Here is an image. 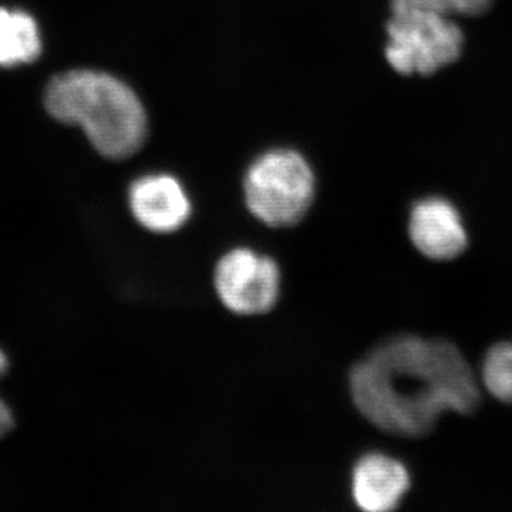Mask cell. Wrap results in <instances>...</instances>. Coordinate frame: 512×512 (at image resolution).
Segmentation results:
<instances>
[{
  "label": "cell",
  "instance_id": "cell-4",
  "mask_svg": "<svg viewBox=\"0 0 512 512\" xmlns=\"http://www.w3.org/2000/svg\"><path fill=\"white\" fill-rule=\"evenodd\" d=\"M464 43L463 29L450 16L397 10L387 22L386 60L403 76H431L456 63Z\"/></svg>",
  "mask_w": 512,
  "mask_h": 512
},
{
  "label": "cell",
  "instance_id": "cell-2",
  "mask_svg": "<svg viewBox=\"0 0 512 512\" xmlns=\"http://www.w3.org/2000/svg\"><path fill=\"white\" fill-rule=\"evenodd\" d=\"M46 109L62 123L79 126L101 156L123 160L147 138L143 103L117 77L94 70L59 74L46 89Z\"/></svg>",
  "mask_w": 512,
  "mask_h": 512
},
{
  "label": "cell",
  "instance_id": "cell-10",
  "mask_svg": "<svg viewBox=\"0 0 512 512\" xmlns=\"http://www.w3.org/2000/svg\"><path fill=\"white\" fill-rule=\"evenodd\" d=\"M488 392L505 403H512V342H500L488 350L483 366Z\"/></svg>",
  "mask_w": 512,
  "mask_h": 512
},
{
  "label": "cell",
  "instance_id": "cell-12",
  "mask_svg": "<svg viewBox=\"0 0 512 512\" xmlns=\"http://www.w3.org/2000/svg\"><path fill=\"white\" fill-rule=\"evenodd\" d=\"M9 366L8 355L0 349V379L8 375ZM13 429H15V416H13L9 404L0 397V440L5 439Z\"/></svg>",
  "mask_w": 512,
  "mask_h": 512
},
{
  "label": "cell",
  "instance_id": "cell-8",
  "mask_svg": "<svg viewBox=\"0 0 512 512\" xmlns=\"http://www.w3.org/2000/svg\"><path fill=\"white\" fill-rule=\"evenodd\" d=\"M409 487V473L403 464L384 454H367L357 461L353 470V500L363 511L394 510Z\"/></svg>",
  "mask_w": 512,
  "mask_h": 512
},
{
  "label": "cell",
  "instance_id": "cell-9",
  "mask_svg": "<svg viewBox=\"0 0 512 512\" xmlns=\"http://www.w3.org/2000/svg\"><path fill=\"white\" fill-rule=\"evenodd\" d=\"M42 42L35 19L20 10L0 8V66L33 62Z\"/></svg>",
  "mask_w": 512,
  "mask_h": 512
},
{
  "label": "cell",
  "instance_id": "cell-3",
  "mask_svg": "<svg viewBox=\"0 0 512 512\" xmlns=\"http://www.w3.org/2000/svg\"><path fill=\"white\" fill-rule=\"evenodd\" d=\"M249 212L272 228L292 227L305 217L315 197V175L293 150H272L256 158L244 180Z\"/></svg>",
  "mask_w": 512,
  "mask_h": 512
},
{
  "label": "cell",
  "instance_id": "cell-6",
  "mask_svg": "<svg viewBox=\"0 0 512 512\" xmlns=\"http://www.w3.org/2000/svg\"><path fill=\"white\" fill-rule=\"evenodd\" d=\"M131 214L154 234H171L190 220L192 207L183 184L168 174L138 178L128 190Z\"/></svg>",
  "mask_w": 512,
  "mask_h": 512
},
{
  "label": "cell",
  "instance_id": "cell-1",
  "mask_svg": "<svg viewBox=\"0 0 512 512\" xmlns=\"http://www.w3.org/2000/svg\"><path fill=\"white\" fill-rule=\"evenodd\" d=\"M349 382L357 410L400 437L426 436L444 412L468 414L480 403L473 370L447 340L389 339L353 367Z\"/></svg>",
  "mask_w": 512,
  "mask_h": 512
},
{
  "label": "cell",
  "instance_id": "cell-5",
  "mask_svg": "<svg viewBox=\"0 0 512 512\" xmlns=\"http://www.w3.org/2000/svg\"><path fill=\"white\" fill-rule=\"evenodd\" d=\"M214 285L228 311L241 316L264 315L278 302L281 271L269 256L235 248L215 266Z\"/></svg>",
  "mask_w": 512,
  "mask_h": 512
},
{
  "label": "cell",
  "instance_id": "cell-7",
  "mask_svg": "<svg viewBox=\"0 0 512 512\" xmlns=\"http://www.w3.org/2000/svg\"><path fill=\"white\" fill-rule=\"evenodd\" d=\"M409 234L414 247L437 261L457 258L467 247V232L460 214L443 198H426L414 204Z\"/></svg>",
  "mask_w": 512,
  "mask_h": 512
},
{
  "label": "cell",
  "instance_id": "cell-11",
  "mask_svg": "<svg viewBox=\"0 0 512 512\" xmlns=\"http://www.w3.org/2000/svg\"><path fill=\"white\" fill-rule=\"evenodd\" d=\"M494 0H390L392 12L406 9L430 10L440 15L480 16L487 12Z\"/></svg>",
  "mask_w": 512,
  "mask_h": 512
}]
</instances>
